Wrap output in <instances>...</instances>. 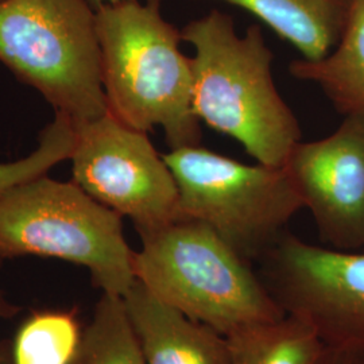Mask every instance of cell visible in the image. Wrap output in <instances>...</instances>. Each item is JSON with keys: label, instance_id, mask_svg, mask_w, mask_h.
<instances>
[{"label": "cell", "instance_id": "cell-4", "mask_svg": "<svg viewBox=\"0 0 364 364\" xmlns=\"http://www.w3.org/2000/svg\"><path fill=\"white\" fill-rule=\"evenodd\" d=\"M123 218L76 182L48 174L0 195V258H57L84 266L93 285L124 297L136 282Z\"/></svg>", "mask_w": 364, "mask_h": 364}, {"label": "cell", "instance_id": "cell-18", "mask_svg": "<svg viewBox=\"0 0 364 364\" xmlns=\"http://www.w3.org/2000/svg\"><path fill=\"white\" fill-rule=\"evenodd\" d=\"M19 312V308L10 304L0 293V317L7 318L13 317L14 314ZM0 364H14L13 346L7 341H0Z\"/></svg>", "mask_w": 364, "mask_h": 364}, {"label": "cell", "instance_id": "cell-5", "mask_svg": "<svg viewBox=\"0 0 364 364\" xmlns=\"http://www.w3.org/2000/svg\"><path fill=\"white\" fill-rule=\"evenodd\" d=\"M0 63L75 123L108 112L88 0L0 1Z\"/></svg>", "mask_w": 364, "mask_h": 364}, {"label": "cell", "instance_id": "cell-6", "mask_svg": "<svg viewBox=\"0 0 364 364\" xmlns=\"http://www.w3.org/2000/svg\"><path fill=\"white\" fill-rule=\"evenodd\" d=\"M182 216L201 221L247 260L259 259L304 208L285 166L248 165L201 144L164 154Z\"/></svg>", "mask_w": 364, "mask_h": 364}, {"label": "cell", "instance_id": "cell-14", "mask_svg": "<svg viewBox=\"0 0 364 364\" xmlns=\"http://www.w3.org/2000/svg\"><path fill=\"white\" fill-rule=\"evenodd\" d=\"M72 364H146L123 297L102 294Z\"/></svg>", "mask_w": 364, "mask_h": 364}, {"label": "cell", "instance_id": "cell-15", "mask_svg": "<svg viewBox=\"0 0 364 364\" xmlns=\"http://www.w3.org/2000/svg\"><path fill=\"white\" fill-rule=\"evenodd\" d=\"M81 335L73 311L33 313L14 340V364H72Z\"/></svg>", "mask_w": 364, "mask_h": 364}, {"label": "cell", "instance_id": "cell-10", "mask_svg": "<svg viewBox=\"0 0 364 364\" xmlns=\"http://www.w3.org/2000/svg\"><path fill=\"white\" fill-rule=\"evenodd\" d=\"M123 299L146 364H231L225 336L164 304L138 281Z\"/></svg>", "mask_w": 364, "mask_h": 364}, {"label": "cell", "instance_id": "cell-3", "mask_svg": "<svg viewBox=\"0 0 364 364\" xmlns=\"http://www.w3.org/2000/svg\"><path fill=\"white\" fill-rule=\"evenodd\" d=\"M139 237L136 281L186 317L227 338L285 316L250 260L207 224L182 218Z\"/></svg>", "mask_w": 364, "mask_h": 364}, {"label": "cell", "instance_id": "cell-7", "mask_svg": "<svg viewBox=\"0 0 364 364\" xmlns=\"http://www.w3.org/2000/svg\"><path fill=\"white\" fill-rule=\"evenodd\" d=\"M75 127L72 181L82 191L129 218L138 234L183 218L176 178L149 132L132 129L109 112Z\"/></svg>", "mask_w": 364, "mask_h": 364}, {"label": "cell", "instance_id": "cell-12", "mask_svg": "<svg viewBox=\"0 0 364 364\" xmlns=\"http://www.w3.org/2000/svg\"><path fill=\"white\" fill-rule=\"evenodd\" d=\"M293 77L314 82L343 117H364V0H353L346 31L321 60H294Z\"/></svg>", "mask_w": 364, "mask_h": 364}, {"label": "cell", "instance_id": "cell-16", "mask_svg": "<svg viewBox=\"0 0 364 364\" xmlns=\"http://www.w3.org/2000/svg\"><path fill=\"white\" fill-rule=\"evenodd\" d=\"M76 139L73 119L55 111L52 122L41 131L37 149L22 159L0 164V195L15 186L38 178L60 162L70 159Z\"/></svg>", "mask_w": 364, "mask_h": 364}, {"label": "cell", "instance_id": "cell-2", "mask_svg": "<svg viewBox=\"0 0 364 364\" xmlns=\"http://www.w3.org/2000/svg\"><path fill=\"white\" fill-rule=\"evenodd\" d=\"M107 108L132 129L161 127L170 150L201 144L192 105V57L181 30L162 15V0H126L96 9Z\"/></svg>", "mask_w": 364, "mask_h": 364}, {"label": "cell", "instance_id": "cell-20", "mask_svg": "<svg viewBox=\"0 0 364 364\" xmlns=\"http://www.w3.org/2000/svg\"><path fill=\"white\" fill-rule=\"evenodd\" d=\"M0 1H3V0H0Z\"/></svg>", "mask_w": 364, "mask_h": 364}, {"label": "cell", "instance_id": "cell-11", "mask_svg": "<svg viewBox=\"0 0 364 364\" xmlns=\"http://www.w3.org/2000/svg\"><path fill=\"white\" fill-rule=\"evenodd\" d=\"M246 10L281 39L291 43L304 60H321L343 37L353 0H221Z\"/></svg>", "mask_w": 364, "mask_h": 364}, {"label": "cell", "instance_id": "cell-1", "mask_svg": "<svg viewBox=\"0 0 364 364\" xmlns=\"http://www.w3.org/2000/svg\"><path fill=\"white\" fill-rule=\"evenodd\" d=\"M182 41L193 46L196 117L212 130L234 138L258 164L284 166L301 129L273 77L274 54L259 25L243 36L220 10L191 21Z\"/></svg>", "mask_w": 364, "mask_h": 364}, {"label": "cell", "instance_id": "cell-13", "mask_svg": "<svg viewBox=\"0 0 364 364\" xmlns=\"http://www.w3.org/2000/svg\"><path fill=\"white\" fill-rule=\"evenodd\" d=\"M231 364H317L326 346L306 324L285 314L227 336Z\"/></svg>", "mask_w": 364, "mask_h": 364}, {"label": "cell", "instance_id": "cell-8", "mask_svg": "<svg viewBox=\"0 0 364 364\" xmlns=\"http://www.w3.org/2000/svg\"><path fill=\"white\" fill-rule=\"evenodd\" d=\"M262 259L270 294L329 348L364 347V248L338 250L282 235Z\"/></svg>", "mask_w": 364, "mask_h": 364}, {"label": "cell", "instance_id": "cell-19", "mask_svg": "<svg viewBox=\"0 0 364 364\" xmlns=\"http://www.w3.org/2000/svg\"><path fill=\"white\" fill-rule=\"evenodd\" d=\"M88 1L91 3L92 7L96 10V9L102 7V6H107V4H117V3L126 1V0H88Z\"/></svg>", "mask_w": 364, "mask_h": 364}, {"label": "cell", "instance_id": "cell-17", "mask_svg": "<svg viewBox=\"0 0 364 364\" xmlns=\"http://www.w3.org/2000/svg\"><path fill=\"white\" fill-rule=\"evenodd\" d=\"M317 364H364V347H326Z\"/></svg>", "mask_w": 364, "mask_h": 364}, {"label": "cell", "instance_id": "cell-9", "mask_svg": "<svg viewBox=\"0 0 364 364\" xmlns=\"http://www.w3.org/2000/svg\"><path fill=\"white\" fill-rule=\"evenodd\" d=\"M284 166L320 239L338 250H363L364 117H344L329 136L296 144Z\"/></svg>", "mask_w": 364, "mask_h": 364}]
</instances>
